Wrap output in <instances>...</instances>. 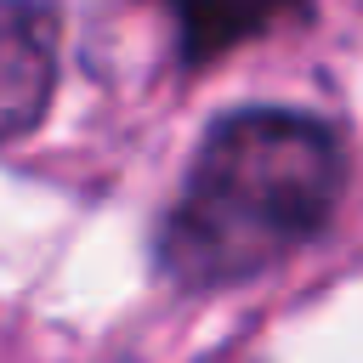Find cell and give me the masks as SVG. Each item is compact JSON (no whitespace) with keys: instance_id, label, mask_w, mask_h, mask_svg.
Instances as JSON below:
<instances>
[{"instance_id":"cell-2","label":"cell","mask_w":363,"mask_h":363,"mask_svg":"<svg viewBox=\"0 0 363 363\" xmlns=\"http://www.w3.org/2000/svg\"><path fill=\"white\" fill-rule=\"evenodd\" d=\"M57 0H0V142L40 125L57 91Z\"/></svg>"},{"instance_id":"cell-3","label":"cell","mask_w":363,"mask_h":363,"mask_svg":"<svg viewBox=\"0 0 363 363\" xmlns=\"http://www.w3.org/2000/svg\"><path fill=\"white\" fill-rule=\"evenodd\" d=\"M301 6L306 0H170L187 62H210V57L244 45L250 34L272 28L284 11H301Z\"/></svg>"},{"instance_id":"cell-1","label":"cell","mask_w":363,"mask_h":363,"mask_svg":"<svg viewBox=\"0 0 363 363\" xmlns=\"http://www.w3.org/2000/svg\"><path fill=\"white\" fill-rule=\"evenodd\" d=\"M346 193L335 125L301 108L221 113L159 221V272L182 289H233L306 250Z\"/></svg>"}]
</instances>
